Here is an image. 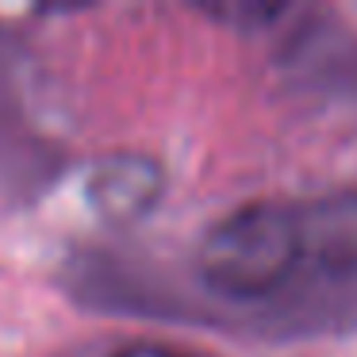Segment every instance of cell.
Here are the masks:
<instances>
[{
	"label": "cell",
	"instance_id": "4",
	"mask_svg": "<svg viewBox=\"0 0 357 357\" xmlns=\"http://www.w3.org/2000/svg\"><path fill=\"white\" fill-rule=\"evenodd\" d=\"M112 357H185L169 346H158V342H131V346H119Z\"/></svg>",
	"mask_w": 357,
	"mask_h": 357
},
{
	"label": "cell",
	"instance_id": "3",
	"mask_svg": "<svg viewBox=\"0 0 357 357\" xmlns=\"http://www.w3.org/2000/svg\"><path fill=\"white\" fill-rule=\"evenodd\" d=\"M303 257H315L326 269H357V192H338L300 211Z\"/></svg>",
	"mask_w": 357,
	"mask_h": 357
},
{
	"label": "cell",
	"instance_id": "2",
	"mask_svg": "<svg viewBox=\"0 0 357 357\" xmlns=\"http://www.w3.org/2000/svg\"><path fill=\"white\" fill-rule=\"evenodd\" d=\"M162 196V169L142 154L104 158L89 177V200L104 219H142Z\"/></svg>",
	"mask_w": 357,
	"mask_h": 357
},
{
	"label": "cell",
	"instance_id": "1",
	"mask_svg": "<svg viewBox=\"0 0 357 357\" xmlns=\"http://www.w3.org/2000/svg\"><path fill=\"white\" fill-rule=\"evenodd\" d=\"M303 261L300 211L257 200L223 215L196 250V269L211 292L227 300L273 296Z\"/></svg>",
	"mask_w": 357,
	"mask_h": 357
}]
</instances>
